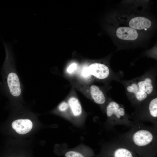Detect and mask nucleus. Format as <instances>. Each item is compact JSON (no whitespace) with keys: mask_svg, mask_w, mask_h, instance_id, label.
<instances>
[{"mask_svg":"<svg viewBox=\"0 0 157 157\" xmlns=\"http://www.w3.org/2000/svg\"><path fill=\"white\" fill-rule=\"evenodd\" d=\"M119 137L140 157H155L157 154V128L135 122Z\"/></svg>","mask_w":157,"mask_h":157,"instance_id":"f257e3e1","label":"nucleus"},{"mask_svg":"<svg viewBox=\"0 0 157 157\" xmlns=\"http://www.w3.org/2000/svg\"><path fill=\"white\" fill-rule=\"evenodd\" d=\"M6 56L1 69L2 78L1 89L3 93L10 98L22 97L23 88L17 72L11 46L4 43Z\"/></svg>","mask_w":157,"mask_h":157,"instance_id":"f03ea898","label":"nucleus"},{"mask_svg":"<svg viewBox=\"0 0 157 157\" xmlns=\"http://www.w3.org/2000/svg\"><path fill=\"white\" fill-rule=\"evenodd\" d=\"M106 113L107 118L105 124L108 129L113 130L115 126L119 125L130 128L134 124V121L129 119L124 108L115 102L111 101L108 104Z\"/></svg>","mask_w":157,"mask_h":157,"instance_id":"7ed1b4c3","label":"nucleus"},{"mask_svg":"<svg viewBox=\"0 0 157 157\" xmlns=\"http://www.w3.org/2000/svg\"><path fill=\"white\" fill-rule=\"evenodd\" d=\"M101 157H140L126 142L118 137L102 147Z\"/></svg>","mask_w":157,"mask_h":157,"instance_id":"20e7f679","label":"nucleus"},{"mask_svg":"<svg viewBox=\"0 0 157 157\" xmlns=\"http://www.w3.org/2000/svg\"><path fill=\"white\" fill-rule=\"evenodd\" d=\"M90 74L99 79L107 78L109 73L108 67L105 65L98 63H93L88 67Z\"/></svg>","mask_w":157,"mask_h":157,"instance_id":"39448f33","label":"nucleus"},{"mask_svg":"<svg viewBox=\"0 0 157 157\" xmlns=\"http://www.w3.org/2000/svg\"><path fill=\"white\" fill-rule=\"evenodd\" d=\"M13 128L17 133L25 134L31 130L33 124L28 119H19L14 121L12 124Z\"/></svg>","mask_w":157,"mask_h":157,"instance_id":"423d86ee","label":"nucleus"},{"mask_svg":"<svg viewBox=\"0 0 157 157\" xmlns=\"http://www.w3.org/2000/svg\"><path fill=\"white\" fill-rule=\"evenodd\" d=\"M116 35L119 38L126 40H135L138 37L136 30L129 27H118L116 31Z\"/></svg>","mask_w":157,"mask_h":157,"instance_id":"0eeeda50","label":"nucleus"},{"mask_svg":"<svg viewBox=\"0 0 157 157\" xmlns=\"http://www.w3.org/2000/svg\"><path fill=\"white\" fill-rule=\"evenodd\" d=\"M151 22L148 19L143 17H133L129 21V27L135 30H142L149 28L151 25Z\"/></svg>","mask_w":157,"mask_h":157,"instance_id":"6e6552de","label":"nucleus"},{"mask_svg":"<svg viewBox=\"0 0 157 157\" xmlns=\"http://www.w3.org/2000/svg\"><path fill=\"white\" fill-rule=\"evenodd\" d=\"M91 97L97 104H102L105 103L106 98L102 92L97 86L92 85L90 88Z\"/></svg>","mask_w":157,"mask_h":157,"instance_id":"1a4fd4ad","label":"nucleus"},{"mask_svg":"<svg viewBox=\"0 0 157 157\" xmlns=\"http://www.w3.org/2000/svg\"><path fill=\"white\" fill-rule=\"evenodd\" d=\"M67 102L73 115L75 117L80 116L82 113V108L78 99L76 97H71Z\"/></svg>","mask_w":157,"mask_h":157,"instance_id":"9d476101","label":"nucleus"},{"mask_svg":"<svg viewBox=\"0 0 157 157\" xmlns=\"http://www.w3.org/2000/svg\"><path fill=\"white\" fill-rule=\"evenodd\" d=\"M144 81L146 84V93L148 94H150L153 90V86L151 84V80L150 78H147Z\"/></svg>","mask_w":157,"mask_h":157,"instance_id":"9b49d317","label":"nucleus"},{"mask_svg":"<svg viewBox=\"0 0 157 157\" xmlns=\"http://www.w3.org/2000/svg\"><path fill=\"white\" fill-rule=\"evenodd\" d=\"M58 109L61 113H65L67 112L69 109L68 102L64 101L61 102L58 105Z\"/></svg>","mask_w":157,"mask_h":157,"instance_id":"f8f14e48","label":"nucleus"},{"mask_svg":"<svg viewBox=\"0 0 157 157\" xmlns=\"http://www.w3.org/2000/svg\"><path fill=\"white\" fill-rule=\"evenodd\" d=\"M135 94L136 99L139 101H143L147 97V94L146 93L142 92L139 90L136 92Z\"/></svg>","mask_w":157,"mask_h":157,"instance_id":"ddd939ff","label":"nucleus"},{"mask_svg":"<svg viewBox=\"0 0 157 157\" xmlns=\"http://www.w3.org/2000/svg\"><path fill=\"white\" fill-rule=\"evenodd\" d=\"M65 157H84L80 153L74 151H70L66 152L65 154Z\"/></svg>","mask_w":157,"mask_h":157,"instance_id":"4468645a","label":"nucleus"},{"mask_svg":"<svg viewBox=\"0 0 157 157\" xmlns=\"http://www.w3.org/2000/svg\"><path fill=\"white\" fill-rule=\"evenodd\" d=\"M81 76L84 78H88L91 75L89 72L88 67L85 66L83 67L81 71Z\"/></svg>","mask_w":157,"mask_h":157,"instance_id":"2eb2a0df","label":"nucleus"},{"mask_svg":"<svg viewBox=\"0 0 157 157\" xmlns=\"http://www.w3.org/2000/svg\"><path fill=\"white\" fill-rule=\"evenodd\" d=\"M127 89L129 92L135 94L139 90L138 87L135 83H133L131 86L128 87Z\"/></svg>","mask_w":157,"mask_h":157,"instance_id":"dca6fc26","label":"nucleus"},{"mask_svg":"<svg viewBox=\"0 0 157 157\" xmlns=\"http://www.w3.org/2000/svg\"><path fill=\"white\" fill-rule=\"evenodd\" d=\"M77 65L76 63H73L70 64L67 69V72L69 74L73 73L77 69Z\"/></svg>","mask_w":157,"mask_h":157,"instance_id":"f3484780","label":"nucleus"},{"mask_svg":"<svg viewBox=\"0 0 157 157\" xmlns=\"http://www.w3.org/2000/svg\"><path fill=\"white\" fill-rule=\"evenodd\" d=\"M138 88L140 91L146 93V83L144 81H141L138 83Z\"/></svg>","mask_w":157,"mask_h":157,"instance_id":"a211bd4d","label":"nucleus"},{"mask_svg":"<svg viewBox=\"0 0 157 157\" xmlns=\"http://www.w3.org/2000/svg\"><path fill=\"white\" fill-rule=\"evenodd\" d=\"M155 157H157V156H156Z\"/></svg>","mask_w":157,"mask_h":157,"instance_id":"6ab92c4d","label":"nucleus"}]
</instances>
